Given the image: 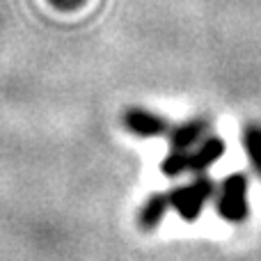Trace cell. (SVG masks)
I'll return each instance as SVG.
<instances>
[{
  "label": "cell",
  "mask_w": 261,
  "mask_h": 261,
  "mask_svg": "<svg viewBox=\"0 0 261 261\" xmlns=\"http://www.w3.org/2000/svg\"><path fill=\"white\" fill-rule=\"evenodd\" d=\"M250 179L245 172H231L216 186V213L229 225H243L250 216L248 204Z\"/></svg>",
  "instance_id": "obj_1"
},
{
  "label": "cell",
  "mask_w": 261,
  "mask_h": 261,
  "mask_svg": "<svg viewBox=\"0 0 261 261\" xmlns=\"http://www.w3.org/2000/svg\"><path fill=\"white\" fill-rule=\"evenodd\" d=\"M216 195V181L208 174H195L193 181L181 184L176 188L170 190V204L172 211L186 222H195L202 211L206 208V204Z\"/></svg>",
  "instance_id": "obj_2"
},
{
  "label": "cell",
  "mask_w": 261,
  "mask_h": 261,
  "mask_svg": "<svg viewBox=\"0 0 261 261\" xmlns=\"http://www.w3.org/2000/svg\"><path fill=\"white\" fill-rule=\"evenodd\" d=\"M122 126L135 138H161L167 135L172 128V124L167 122L163 115H156L147 108H126L122 115Z\"/></svg>",
  "instance_id": "obj_3"
},
{
  "label": "cell",
  "mask_w": 261,
  "mask_h": 261,
  "mask_svg": "<svg viewBox=\"0 0 261 261\" xmlns=\"http://www.w3.org/2000/svg\"><path fill=\"white\" fill-rule=\"evenodd\" d=\"M225 149L227 144L220 135H204L188 151V172H193V174L206 172L213 163H218L225 156Z\"/></svg>",
  "instance_id": "obj_4"
},
{
  "label": "cell",
  "mask_w": 261,
  "mask_h": 261,
  "mask_svg": "<svg viewBox=\"0 0 261 261\" xmlns=\"http://www.w3.org/2000/svg\"><path fill=\"white\" fill-rule=\"evenodd\" d=\"M172 208L170 193H151L138 211V227L142 231H153L163 225L167 211Z\"/></svg>",
  "instance_id": "obj_5"
},
{
  "label": "cell",
  "mask_w": 261,
  "mask_h": 261,
  "mask_svg": "<svg viewBox=\"0 0 261 261\" xmlns=\"http://www.w3.org/2000/svg\"><path fill=\"white\" fill-rule=\"evenodd\" d=\"M208 119L204 117H195L188 119V122H181L176 126L170 128V149H184V151H190L204 135H208Z\"/></svg>",
  "instance_id": "obj_6"
},
{
  "label": "cell",
  "mask_w": 261,
  "mask_h": 261,
  "mask_svg": "<svg viewBox=\"0 0 261 261\" xmlns=\"http://www.w3.org/2000/svg\"><path fill=\"white\" fill-rule=\"evenodd\" d=\"M243 149H245V156H248L254 174L261 179V124L259 122L245 124V128H243Z\"/></svg>",
  "instance_id": "obj_7"
},
{
  "label": "cell",
  "mask_w": 261,
  "mask_h": 261,
  "mask_svg": "<svg viewBox=\"0 0 261 261\" xmlns=\"http://www.w3.org/2000/svg\"><path fill=\"white\" fill-rule=\"evenodd\" d=\"M161 172L167 179H179L184 172H188V151L170 149V153L161 161Z\"/></svg>",
  "instance_id": "obj_8"
},
{
  "label": "cell",
  "mask_w": 261,
  "mask_h": 261,
  "mask_svg": "<svg viewBox=\"0 0 261 261\" xmlns=\"http://www.w3.org/2000/svg\"><path fill=\"white\" fill-rule=\"evenodd\" d=\"M50 3L58 5V7H62V9H71V7H78L83 0H50Z\"/></svg>",
  "instance_id": "obj_9"
}]
</instances>
